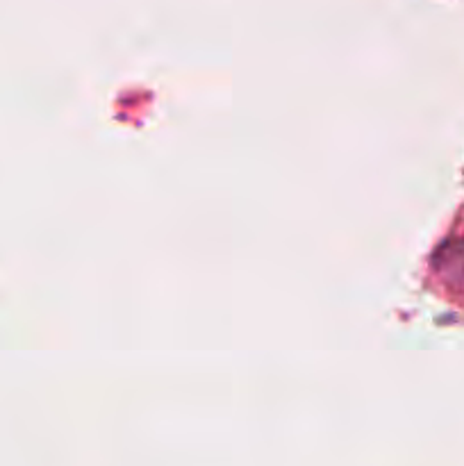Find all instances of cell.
<instances>
[{
    "label": "cell",
    "instance_id": "obj_1",
    "mask_svg": "<svg viewBox=\"0 0 464 466\" xmlns=\"http://www.w3.org/2000/svg\"><path fill=\"white\" fill-rule=\"evenodd\" d=\"M437 259H439L444 271L450 276V280L458 282L459 287H464V239L441 248L439 258Z\"/></svg>",
    "mask_w": 464,
    "mask_h": 466
}]
</instances>
